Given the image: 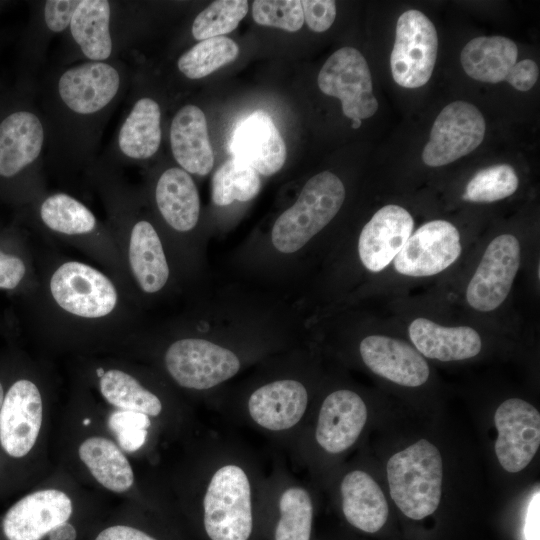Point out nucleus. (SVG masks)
<instances>
[{
  "label": "nucleus",
  "mask_w": 540,
  "mask_h": 540,
  "mask_svg": "<svg viewBox=\"0 0 540 540\" xmlns=\"http://www.w3.org/2000/svg\"><path fill=\"white\" fill-rule=\"evenodd\" d=\"M27 293L32 327L45 341L100 345L130 341L146 324L142 308L100 267L45 251Z\"/></svg>",
  "instance_id": "1"
},
{
  "label": "nucleus",
  "mask_w": 540,
  "mask_h": 540,
  "mask_svg": "<svg viewBox=\"0 0 540 540\" xmlns=\"http://www.w3.org/2000/svg\"><path fill=\"white\" fill-rule=\"evenodd\" d=\"M128 85V69L119 58L50 71L41 92L45 166L63 175L85 174L97 160L103 131Z\"/></svg>",
  "instance_id": "2"
},
{
  "label": "nucleus",
  "mask_w": 540,
  "mask_h": 540,
  "mask_svg": "<svg viewBox=\"0 0 540 540\" xmlns=\"http://www.w3.org/2000/svg\"><path fill=\"white\" fill-rule=\"evenodd\" d=\"M84 177L99 196L140 306L173 293L182 280L155 219L144 211V197L104 158Z\"/></svg>",
  "instance_id": "3"
},
{
  "label": "nucleus",
  "mask_w": 540,
  "mask_h": 540,
  "mask_svg": "<svg viewBox=\"0 0 540 540\" xmlns=\"http://www.w3.org/2000/svg\"><path fill=\"white\" fill-rule=\"evenodd\" d=\"M32 206L43 236L73 247L96 262L140 306L106 222L100 221L78 198L63 191H47Z\"/></svg>",
  "instance_id": "4"
},
{
  "label": "nucleus",
  "mask_w": 540,
  "mask_h": 540,
  "mask_svg": "<svg viewBox=\"0 0 540 540\" xmlns=\"http://www.w3.org/2000/svg\"><path fill=\"white\" fill-rule=\"evenodd\" d=\"M150 204L170 256L184 281L192 274L197 247L193 233L200 219V197L192 176L179 166L160 171L150 187Z\"/></svg>",
  "instance_id": "5"
},
{
  "label": "nucleus",
  "mask_w": 540,
  "mask_h": 540,
  "mask_svg": "<svg viewBox=\"0 0 540 540\" xmlns=\"http://www.w3.org/2000/svg\"><path fill=\"white\" fill-rule=\"evenodd\" d=\"M341 179L330 171L311 177L297 200L275 220L270 247L280 255L302 250L337 215L345 200Z\"/></svg>",
  "instance_id": "6"
},
{
  "label": "nucleus",
  "mask_w": 540,
  "mask_h": 540,
  "mask_svg": "<svg viewBox=\"0 0 540 540\" xmlns=\"http://www.w3.org/2000/svg\"><path fill=\"white\" fill-rule=\"evenodd\" d=\"M442 475L440 452L426 439L392 455L387 463L391 498L413 520H421L438 508Z\"/></svg>",
  "instance_id": "7"
},
{
  "label": "nucleus",
  "mask_w": 540,
  "mask_h": 540,
  "mask_svg": "<svg viewBox=\"0 0 540 540\" xmlns=\"http://www.w3.org/2000/svg\"><path fill=\"white\" fill-rule=\"evenodd\" d=\"M163 363L170 377L181 387L210 389L236 375L238 356L229 348L201 336L181 333L171 339Z\"/></svg>",
  "instance_id": "8"
},
{
  "label": "nucleus",
  "mask_w": 540,
  "mask_h": 540,
  "mask_svg": "<svg viewBox=\"0 0 540 540\" xmlns=\"http://www.w3.org/2000/svg\"><path fill=\"white\" fill-rule=\"evenodd\" d=\"M46 127L35 107L19 108L0 121V178L13 180L25 174L35 189L45 194Z\"/></svg>",
  "instance_id": "9"
},
{
  "label": "nucleus",
  "mask_w": 540,
  "mask_h": 540,
  "mask_svg": "<svg viewBox=\"0 0 540 540\" xmlns=\"http://www.w3.org/2000/svg\"><path fill=\"white\" fill-rule=\"evenodd\" d=\"M204 527L211 540H248L253 529L251 488L237 465L213 475L203 501Z\"/></svg>",
  "instance_id": "10"
},
{
  "label": "nucleus",
  "mask_w": 540,
  "mask_h": 540,
  "mask_svg": "<svg viewBox=\"0 0 540 540\" xmlns=\"http://www.w3.org/2000/svg\"><path fill=\"white\" fill-rule=\"evenodd\" d=\"M63 35L71 44L73 57L79 60L105 62L117 59L126 45L121 4L108 0H80Z\"/></svg>",
  "instance_id": "11"
},
{
  "label": "nucleus",
  "mask_w": 540,
  "mask_h": 540,
  "mask_svg": "<svg viewBox=\"0 0 540 540\" xmlns=\"http://www.w3.org/2000/svg\"><path fill=\"white\" fill-rule=\"evenodd\" d=\"M438 35L432 21L419 10L403 12L397 20L390 56L394 81L404 88L425 85L433 72Z\"/></svg>",
  "instance_id": "12"
},
{
  "label": "nucleus",
  "mask_w": 540,
  "mask_h": 540,
  "mask_svg": "<svg viewBox=\"0 0 540 540\" xmlns=\"http://www.w3.org/2000/svg\"><path fill=\"white\" fill-rule=\"evenodd\" d=\"M317 82L324 94L341 101L343 114L351 120L370 118L378 109L367 61L353 47L335 51L322 66Z\"/></svg>",
  "instance_id": "13"
},
{
  "label": "nucleus",
  "mask_w": 540,
  "mask_h": 540,
  "mask_svg": "<svg viewBox=\"0 0 540 540\" xmlns=\"http://www.w3.org/2000/svg\"><path fill=\"white\" fill-rule=\"evenodd\" d=\"M486 123L479 109L465 101H454L436 117L430 139L422 152L424 164L439 167L474 151L483 141Z\"/></svg>",
  "instance_id": "14"
},
{
  "label": "nucleus",
  "mask_w": 540,
  "mask_h": 540,
  "mask_svg": "<svg viewBox=\"0 0 540 540\" xmlns=\"http://www.w3.org/2000/svg\"><path fill=\"white\" fill-rule=\"evenodd\" d=\"M520 252L512 234H501L488 244L466 289L473 309L490 312L506 300L520 266Z\"/></svg>",
  "instance_id": "15"
},
{
  "label": "nucleus",
  "mask_w": 540,
  "mask_h": 540,
  "mask_svg": "<svg viewBox=\"0 0 540 540\" xmlns=\"http://www.w3.org/2000/svg\"><path fill=\"white\" fill-rule=\"evenodd\" d=\"M461 251L458 229L446 220H433L410 235L393 264L402 275L427 277L451 266Z\"/></svg>",
  "instance_id": "16"
},
{
  "label": "nucleus",
  "mask_w": 540,
  "mask_h": 540,
  "mask_svg": "<svg viewBox=\"0 0 540 540\" xmlns=\"http://www.w3.org/2000/svg\"><path fill=\"white\" fill-rule=\"evenodd\" d=\"M162 108L151 96L140 95L121 119L105 160L121 168L147 161L162 142Z\"/></svg>",
  "instance_id": "17"
},
{
  "label": "nucleus",
  "mask_w": 540,
  "mask_h": 540,
  "mask_svg": "<svg viewBox=\"0 0 540 540\" xmlns=\"http://www.w3.org/2000/svg\"><path fill=\"white\" fill-rule=\"evenodd\" d=\"M498 437L496 457L508 472L523 470L535 456L540 444V414L520 398L505 400L494 415Z\"/></svg>",
  "instance_id": "18"
},
{
  "label": "nucleus",
  "mask_w": 540,
  "mask_h": 540,
  "mask_svg": "<svg viewBox=\"0 0 540 540\" xmlns=\"http://www.w3.org/2000/svg\"><path fill=\"white\" fill-rule=\"evenodd\" d=\"M43 400L38 385L16 380L4 396L0 410V444L11 457L21 458L33 448L40 432Z\"/></svg>",
  "instance_id": "19"
},
{
  "label": "nucleus",
  "mask_w": 540,
  "mask_h": 540,
  "mask_svg": "<svg viewBox=\"0 0 540 540\" xmlns=\"http://www.w3.org/2000/svg\"><path fill=\"white\" fill-rule=\"evenodd\" d=\"M71 499L56 489L33 492L12 505L1 521L5 540H43L50 531L68 521Z\"/></svg>",
  "instance_id": "20"
},
{
  "label": "nucleus",
  "mask_w": 540,
  "mask_h": 540,
  "mask_svg": "<svg viewBox=\"0 0 540 540\" xmlns=\"http://www.w3.org/2000/svg\"><path fill=\"white\" fill-rule=\"evenodd\" d=\"M228 150L233 158L248 164L263 176H272L280 171L287 154L279 130L263 110H256L237 122Z\"/></svg>",
  "instance_id": "21"
},
{
  "label": "nucleus",
  "mask_w": 540,
  "mask_h": 540,
  "mask_svg": "<svg viewBox=\"0 0 540 540\" xmlns=\"http://www.w3.org/2000/svg\"><path fill=\"white\" fill-rule=\"evenodd\" d=\"M414 220L403 207L389 204L374 213L362 228L358 255L370 272L384 270L401 251L412 234Z\"/></svg>",
  "instance_id": "22"
},
{
  "label": "nucleus",
  "mask_w": 540,
  "mask_h": 540,
  "mask_svg": "<svg viewBox=\"0 0 540 540\" xmlns=\"http://www.w3.org/2000/svg\"><path fill=\"white\" fill-rule=\"evenodd\" d=\"M361 358L376 375L393 383L418 387L429 378L424 357L403 340L383 335H369L359 345Z\"/></svg>",
  "instance_id": "23"
},
{
  "label": "nucleus",
  "mask_w": 540,
  "mask_h": 540,
  "mask_svg": "<svg viewBox=\"0 0 540 540\" xmlns=\"http://www.w3.org/2000/svg\"><path fill=\"white\" fill-rule=\"evenodd\" d=\"M367 420V407L355 392L341 389L330 393L322 403L316 427V440L327 452H343L358 439Z\"/></svg>",
  "instance_id": "24"
},
{
  "label": "nucleus",
  "mask_w": 540,
  "mask_h": 540,
  "mask_svg": "<svg viewBox=\"0 0 540 540\" xmlns=\"http://www.w3.org/2000/svg\"><path fill=\"white\" fill-rule=\"evenodd\" d=\"M174 160L190 175H207L214 165L204 112L196 105L182 106L174 114L169 130Z\"/></svg>",
  "instance_id": "25"
},
{
  "label": "nucleus",
  "mask_w": 540,
  "mask_h": 540,
  "mask_svg": "<svg viewBox=\"0 0 540 540\" xmlns=\"http://www.w3.org/2000/svg\"><path fill=\"white\" fill-rule=\"evenodd\" d=\"M308 393L305 386L293 379L267 383L249 397L248 411L260 426L281 431L297 424L305 413Z\"/></svg>",
  "instance_id": "26"
},
{
  "label": "nucleus",
  "mask_w": 540,
  "mask_h": 540,
  "mask_svg": "<svg viewBox=\"0 0 540 540\" xmlns=\"http://www.w3.org/2000/svg\"><path fill=\"white\" fill-rule=\"evenodd\" d=\"M408 333L421 355L443 362L472 358L482 347L481 337L472 327H444L423 317L410 323Z\"/></svg>",
  "instance_id": "27"
},
{
  "label": "nucleus",
  "mask_w": 540,
  "mask_h": 540,
  "mask_svg": "<svg viewBox=\"0 0 540 540\" xmlns=\"http://www.w3.org/2000/svg\"><path fill=\"white\" fill-rule=\"evenodd\" d=\"M341 495L344 516L352 526L368 533L384 526L388 504L379 485L366 472L348 473L341 483Z\"/></svg>",
  "instance_id": "28"
},
{
  "label": "nucleus",
  "mask_w": 540,
  "mask_h": 540,
  "mask_svg": "<svg viewBox=\"0 0 540 540\" xmlns=\"http://www.w3.org/2000/svg\"><path fill=\"white\" fill-rule=\"evenodd\" d=\"M515 42L504 36H481L470 40L462 49L460 61L465 73L481 82L504 81L517 62Z\"/></svg>",
  "instance_id": "29"
},
{
  "label": "nucleus",
  "mask_w": 540,
  "mask_h": 540,
  "mask_svg": "<svg viewBox=\"0 0 540 540\" xmlns=\"http://www.w3.org/2000/svg\"><path fill=\"white\" fill-rule=\"evenodd\" d=\"M104 399L119 410L157 416L162 411L159 397L131 372L117 366L98 365L93 369Z\"/></svg>",
  "instance_id": "30"
},
{
  "label": "nucleus",
  "mask_w": 540,
  "mask_h": 540,
  "mask_svg": "<svg viewBox=\"0 0 540 540\" xmlns=\"http://www.w3.org/2000/svg\"><path fill=\"white\" fill-rule=\"evenodd\" d=\"M78 453L93 477L105 488L122 493L132 487V467L113 441L90 437L81 443Z\"/></svg>",
  "instance_id": "31"
},
{
  "label": "nucleus",
  "mask_w": 540,
  "mask_h": 540,
  "mask_svg": "<svg viewBox=\"0 0 540 540\" xmlns=\"http://www.w3.org/2000/svg\"><path fill=\"white\" fill-rule=\"evenodd\" d=\"M261 179L248 164L229 158L220 165L211 181V200L217 206H227L234 201L247 202L257 196Z\"/></svg>",
  "instance_id": "32"
},
{
  "label": "nucleus",
  "mask_w": 540,
  "mask_h": 540,
  "mask_svg": "<svg viewBox=\"0 0 540 540\" xmlns=\"http://www.w3.org/2000/svg\"><path fill=\"white\" fill-rule=\"evenodd\" d=\"M239 55L238 45L224 36L199 41L177 60L179 72L188 79H200L233 62Z\"/></svg>",
  "instance_id": "33"
},
{
  "label": "nucleus",
  "mask_w": 540,
  "mask_h": 540,
  "mask_svg": "<svg viewBox=\"0 0 540 540\" xmlns=\"http://www.w3.org/2000/svg\"><path fill=\"white\" fill-rule=\"evenodd\" d=\"M279 511L275 540H310L313 507L306 490L299 487L285 490L279 500Z\"/></svg>",
  "instance_id": "34"
},
{
  "label": "nucleus",
  "mask_w": 540,
  "mask_h": 540,
  "mask_svg": "<svg viewBox=\"0 0 540 540\" xmlns=\"http://www.w3.org/2000/svg\"><path fill=\"white\" fill-rule=\"evenodd\" d=\"M518 185V176L510 165H492L479 170L469 180L462 198L476 203L495 202L512 195Z\"/></svg>",
  "instance_id": "35"
},
{
  "label": "nucleus",
  "mask_w": 540,
  "mask_h": 540,
  "mask_svg": "<svg viewBox=\"0 0 540 540\" xmlns=\"http://www.w3.org/2000/svg\"><path fill=\"white\" fill-rule=\"evenodd\" d=\"M247 12L248 1H214L195 17L191 26V34L199 42L230 33L238 26Z\"/></svg>",
  "instance_id": "36"
},
{
  "label": "nucleus",
  "mask_w": 540,
  "mask_h": 540,
  "mask_svg": "<svg viewBox=\"0 0 540 540\" xmlns=\"http://www.w3.org/2000/svg\"><path fill=\"white\" fill-rule=\"evenodd\" d=\"M254 21L263 26L296 32L304 23L300 0H256L252 5Z\"/></svg>",
  "instance_id": "37"
},
{
  "label": "nucleus",
  "mask_w": 540,
  "mask_h": 540,
  "mask_svg": "<svg viewBox=\"0 0 540 540\" xmlns=\"http://www.w3.org/2000/svg\"><path fill=\"white\" fill-rule=\"evenodd\" d=\"M37 265L27 252L6 250L0 245V289L29 293L37 284Z\"/></svg>",
  "instance_id": "38"
},
{
  "label": "nucleus",
  "mask_w": 540,
  "mask_h": 540,
  "mask_svg": "<svg viewBox=\"0 0 540 540\" xmlns=\"http://www.w3.org/2000/svg\"><path fill=\"white\" fill-rule=\"evenodd\" d=\"M150 419L146 414L116 410L108 418V427L126 452L138 450L146 441Z\"/></svg>",
  "instance_id": "39"
},
{
  "label": "nucleus",
  "mask_w": 540,
  "mask_h": 540,
  "mask_svg": "<svg viewBox=\"0 0 540 540\" xmlns=\"http://www.w3.org/2000/svg\"><path fill=\"white\" fill-rule=\"evenodd\" d=\"M304 21L310 30L324 32L336 18V3L332 0H302Z\"/></svg>",
  "instance_id": "40"
},
{
  "label": "nucleus",
  "mask_w": 540,
  "mask_h": 540,
  "mask_svg": "<svg viewBox=\"0 0 540 540\" xmlns=\"http://www.w3.org/2000/svg\"><path fill=\"white\" fill-rule=\"evenodd\" d=\"M539 68L531 59L516 62L505 78L512 87L518 91L530 90L538 80Z\"/></svg>",
  "instance_id": "41"
},
{
  "label": "nucleus",
  "mask_w": 540,
  "mask_h": 540,
  "mask_svg": "<svg viewBox=\"0 0 540 540\" xmlns=\"http://www.w3.org/2000/svg\"><path fill=\"white\" fill-rule=\"evenodd\" d=\"M94 540H157L146 532L127 525H114L103 529Z\"/></svg>",
  "instance_id": "42"
},
{
  "label": "nucleus",
  "mask_w": 540,
  "mask_h": 540,
  "mask_svg": "<svg viewBox=\"0 0 540 540\" xmlns=\"http://www.w3.org/2000/svg\"><path fill=\"white\" fill-rule=\"evenodd\" d=\"M540 495L539 490L531 498L529 503L525 525L524 537L525 540H539V514H540Z\"/></svg>",
  "instance_id": "43"
},
{
  "label": "nucleus",
  "mask_w": 540,
  "mask_h": 540,
  "mask_svg": "<svg viewBox=\"0 0 540 540\" xmlns=\"http://www.w3.org/2000/svg\"><path fill=\"white\" fill-rule=\"evenodd\" d=\"M48 540H76L77 529L68 521L62 522L53 528L47 536Z\"/></svg>",
  "instance_id": "44"
},
{
  "label": "nucleus",
  "mask_w": 540,
  "mask_h": 540,
  "mask_svg": "<svg viewBox=\"0 0 540 540\" xmlns=\"http://www.w3.org/2000/svg\"><path fill=\"white\" fill-rule=\"evenodd\" d=\"M4 389H3V385L0 381V410H1V407H2V404H3V400H4Z\"/></svg>",
  "instance_id": "45"
},
{
  "label": "nucleus",
  "mask_w": 540,
  "mask_h": 540,
  "mask_svg": "<svg viewBox=\"0 0 540 540\" xmlns=\"http://www.w3.org/2000/svg\"><path fill=\"white\" fill-rule=\"evenodd\" d=\"M361 126V120L360 119H352V125L351 127L354 129H357Z\"/></svg>",
  "instance_id": "46"
},
{
  "label": "nucleus",
  "mask_w": 540,
  "mask_h": 540,
  "mask_svg": "<svg viewBox=\"0 0 540 540\" xmlns=\"http://www.w3.org/2000/svg\"><path fill=\"white\" fill-rule=\"evenodd\" d=\"M89 423H90V419H86V420L83 421V424L86 425V426L89 425Z\"/></svg>",
  "instance_id": "47"
}]
</instances>
